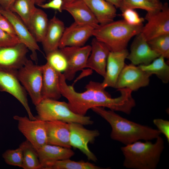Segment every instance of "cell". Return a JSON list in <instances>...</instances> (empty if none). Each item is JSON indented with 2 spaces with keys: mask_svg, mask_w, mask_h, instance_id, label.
I'll return each mask as SVG.
<instances>
[{
  "mask_svg": "<svg viewBox=\"0 0 169 169\" xmlns=\"http://www.w3.org/2000/svg\"><path fill=\"white\" fill-rule=\"evenodd\" d=\"M59 87L62 95L68 100L70 109L81 115H85L90 109L96 107H106L114 111L129 115L136 105L135 100L131 95L132 91L127 88L118 90L120 95L112 98L101 83L90 81L85 86V91L79 93L73 86L67 84L62 73H59Z\"/></svg>",
  "mask_w": 169,
  "mask_h": 169,
  "instance_id": "cell-1",
  "label": "cell"
},
{
  "mask_svg": "<svg viewBox=\"0 0 169 169\" xmlns=\"http://www.w3.org/2000/svg\"><path fill=\"white\" fill-rule=\"evenodd\" d=\"M91 109L109 123L112 129L111 138L125 145L140 140L147 141L156 139L161 133L158 130L125 118L113 110H107L102 107Z\"/></svg>",
  "mask_w": 169,
  "mask_h": 169,
  "instance_id": "cell-2",
  "label": "cell"
},
{
  "mask_svg": "<svg viewBox=\"0 0 169 169\" xmlns=\"http://www.w3.org/2000/svg\"><path fill=\"white\" fill-rule=\"evenodd\" d=\"M153 143L139 141L121 147L125 167L134 169H155L164 148V141L160 136Z\"/></svg>",
  "mask_w": 169,
  "mask_h": 169,
  "instance_id": "cell-3",
  "label": "cell"
},
{
  "mask_svg": "<svg viewBox=\"0 0 169 169\" xmlns=\"http://www.w3.org/2000/svg\"><path fill=\"white\" fill-rule=\"evenodd\" d=\"M143 26L131 25L123 20L114 21L99 25L94 29L92 36L105 44L110 51H119L126 49L130 39L141 33Z\"/></svg>",
  "mask_w": 169,
  "mask_h": 169,
  "instance_id": "cell-4",
  "label": "cell"
},
{
  "mask_svg": "<svg viewBox=\"0 0 169 169\" xmlns=\"http://www.w3.org/2000/svg\"><path fill=\"white\" fill-rule=\"evenodd\" d=\"M37 118L44 121H61L68 123H77L83 125H92L90 117L81 115L73 112L68 103L58 100L43 99L36 106Z\"/></svg>",
  "mask_w": 169,
  "mask_h": 169,
  "instance_id": "cell-5",
  "label": "cell"
},
{
  "mask_svg": "<svg viewBox=\"0 0 169 169\" xmlns=\"http://www.w3.org/2000/svg\"><path fill=\"white\" fill-rule=\"evenodd\" d=\"M18 79L36 106L43 99L41 91L43 82L42 65L34 64L28 59L18 70Z\"/></svg>",
  "mask_w": 169,
  "mask_h": 169,
  "instance_id": "cell-6",
  "label": "cell"
},
{
  "mask_svg": "<svg viewBox=\"0 0 169 169\" xmlns=\"http://www.w3.org/2000/svg\"><path fill=\"white\" fill-rule=\"evenodd\" d=\"M19 131L37 150L48 144L46 121L37 118L30 120L26 116H13Z\"/></svg>",
  "mask_w": 169,
  "mask_h": 169,
  "instance_id": "cell-7",
  "label": "cell"
},
{
  "mask_svg": "<svg viewBox=\"0 0 169 169\" xmlns=\"http://www.w3.org/2000/svg\"><path fill=\"white\" fill-rule=\"evenodd\" d=\"M18 70L0 69V91L8 93L16 98L25 109L28 118L35 120L36 118L28 103L27 93L18 79Z\"/></svg>",
  "mask_w": 169,
  "mask_h": 169,
  "instance_id": "cell-8",
  "label": "cell"
},
{
  "mask_svg": "<svg viewBox=\"0 0 169 169\" xmlns=\"http://www.w3.org/2000/svg\"><path fill=\"white\" fill-rule=\"evenodd\" d=\"M145 19L147 23L140 33L147 41L157 37L169 34V8L168 4L163 5L156 11L147 12Z\"/></svg>",
  "mask_w": 169,
  "mask_h": 169,
  "instance_id": "cell-9",
  "label": "cell"
},
{
  "mask_svg": "<svg viewBox=\"0 0 169 169\" xmlns=\"http://www.w3.org/2000/svg\"><path fill=\"white\" fill-rule=\"evenodd\" d=\"M68 63L66 70L63 73L66 80L71 81L76 73L86 68L91 51V46H67L59 49Z\"/></svg>",
  "mask_w": 169,
  "mask_h": 169,
  "instance_id": "cell-10",
  "label": "cell"
},
{
  "mask_svg": "<svg viewBox=\"0 0 169 169\" xmlns=\"http://www.w3.org/2000/svg\"><path fill=\"white\" fill-rule=\"evenodd\" d=\"M70 143L71 147L79 149L85 155L89 160L96 162L97 159L88 146V143H93L99 136L97 130H89L84 127L83 125L77 123H69Z\"/></svg>",
  "mask_w": 169,
  "mask_h": 169,
  "instance_id": "cell-11",
  "label": "cell"
},
{
  "mask_svg": "<svg viewBox=\"0 0 169 169\" xmlns=\"http://www.w3.org/2000/svg\"><path fill=\"white\" fill-rule=\"evenodd\" d=\"M151 76L138 66L132 64H125L118 77L115 88L117 90L128 88L132 91L137 90L149 84Z\"/></svg>",
  "mask_w": 169,
  "mask_h": 169,
  "instance_id": "cell-12",
  "label": "cell"
},
{
  "mask_svg": "<svg viewBox=\"0 0 169 169\" xmlns=\"http://www.w3.org/2000/svg\"><path fill=\"white\" fill-rule=\"evenodd\" d=\"M0 13L11 23L21 42L31 51L30 57L32 60L37 61V51L40 50V48L35 38L23 22L16 14L3 8L0 6Z\"/></svg>",
  "mask_w": 169,
  "mask_h": 169,
  "instance_id": "cell-13",
  "label": "cell"
},
{
  "mask_svg": "<svg viewBox=\"0 0 169 169\" xmlns=\"http://www.w3.org/2000/svg\"><path fill=\"white\" fill-rule=\"evenodd\" d=\"M28 49L20 43L12 47L0 48V69L18 70L28 59Z\"/></svg>",
  "mask_w": 169,
  "mask_h": 169,
  "instance_id": "cell-14",
  "label": "cell"
},
{
  "mask_svg": "<svg viewBox=\"0 0 169 169\" xmlns=\"http://www.w3.org/2000/svg\"><path fill=\"white\" fill-rule=\"evenodd\" d=\"M126 59L134 65H147L161 56L150 47L140 33L136 36Z\"/></svg>",
  "mask_w": 169,
  "mask_h": 169,
  "instance_id": "cell-15",
  "label": "cell"
},
{
  "mask_svg": "<svg viewBox=\"0 0 169 169\" xmlns=\"http://www.w3.org/2000/svg\"><path fill=\"white\" fill-rule=\"evenodd\" d=\"M94 29L90 26L74 22L69 27L65 28L59 43V48L67 46H83L92 36Z\"/></svg>",
  "mask_w": 169,
  "mask_h": 169,
  "instance_id": "cell-16",
  "label": "cell"
},
{
  "mask_svg": "<svg viewBox=\"0 0 169 169\" xmlns=\"http://www.w3.org/2000/svg\"><path fill=\"white\" fill-rule=\"evenodd\" d=\"M126 49L116 52L110 51L107 59L106 73L102 83L103 87L115 88L118 77L124 67L129 54Z\"/></svg>",
  "mask_w": 169,
  "mask_h": 169,
  "instance_id": "cell-17",
  "label": "cell"
},
{
  "mask_svg": "<svg viewBox=\"0 0 169 169\" xmlns=\"http://www.w3.org/2000/svg\"><path fill=\"white\" fill-rule=\"evenodd\" d=\"M48 144L70 148L69 123L59 121H46Z\"/></svg>",
  "mask_w": 169,
  "mask_h": 169,
  "instance_id": "cell-18",
  "label": "cell"
},
{
  "mask_svg": "<svg viewBox=\"0 0 169 169\" xmlns=\"http://www.w3.org/2000/svg\"><path fill=\"white\" fill-rule=\"evenodd\" d=\"M91 51L86 68L95 70L104 77L106 73L107 60L110 52L107 46L95 38L92 41Z\"/></svg>",
  "mask_w": 169,
  "mask_h": 169,
  "instance_id": "cell-19",
  "label": "cell"
},
{
  "mask_svg": "<svg viewBox=\"0 0 169 169\" xmlns=\"http://www.w3.org/2000/svg\"><path fill=\"white\" fill-rule=\"evenodd\" d=\"M42 99L58 100L62 96L59 87L60 73L56 71L47 63L42 65Z\"/></svg>",
  "mask_w": 169,
  "mask_h": 169,
  "instance_id": "cell-20",
  "label": "cell"
},
{
  "mask_svg": "<svg viewBox=\"0 0 169 169\" xmlns=\"http://www.w3.org/2000/svg\"><path fill=\"white\" fill-rule=\"evenodd\" d=\"M62 9L69 13L77 23L89 25L94 28L100 25L91 10L83 0H77L63 5Z\"/></svg>",
  "mask_w": 169,
  "mask_h": 169,
  "instance_id": "cell-21",
  "label": "cell"
},
{
  "mask_svg": "<svg viewBox=\"0 0 169 169\" xmlns=\"http://www.w3.org/2000/svg\"><path fill=\"white\" fill-rule=\"evenodd\" d=\"M65 29L64 22L55 15L49 20L46 34L41 42L46 54L59 48Z\"/></svg>",
  "mask_w": 169,
  "mask_h": 169,
  "instance_id": "cell-22",
  "label": "cell"
},
{
  "mask_svg": "<svg viewBox=\"0 0 169 169\" xmlns=\"http://www.w3.org/2000/svg\"><path fill=\"white\" fill-rule=\"evenodd\" d=\"M91 10L100 25L114 20L116 16V7L105 0H83Z\"/></svg>",
  "mask_w": 169,
  "mask_h": 169,
  "instance_id": "cell-23",
  "label": "cell"
},
{
  "mask_svg": "<svg viewBox=\"0 0 169 169\" xmlns=\"http://www.w3.org/2000/svg\"><path fill=\"white\" fill-rule=\"evenodd\" d=\"M42 169L46 164L70 158L74 154L70 148L46 144L37 150Z\"/></svg>",
  "mask_w": 169,
  "mask_h": 169,
  "instance_id": "cell-24",
  "label": "cell"
},
{
  "mask_svg": "<svg viewBox=\"0 0 169 169\" xmlns=\"http://www.w3.org/2000/svg\"><path fill=\"white\" fill-rule=\"evenodd\" d=\"M49 22L46 13L42 10L36 8L27 27L37 42L41 43L43 41Z\"/></svg>",
  "mask_w": 169,
  "mask_h": 169,
  "instance_id": "cell-25",
  "label": "cell"
},
{
  "mask_svg": "<svg viewBox=\"0 0 169 169\" xmlns=\"http://www.w3.org/2000/svg\"><path fill=\"white\" fill-rule=\"evenodd\" d=\"M138 67L151 75L155 74L163 83H167L169 81V66L162 56L156 58L148 64H140Z\"/></svg>",
  "mask_w": 169,
  "mask_h": 169,
  "instance_id": "cell-26",
  "label": "cell"
},
{
  "mask_svg": "<svg viewBox=\"0 0 169 169\" xmlns=\"http://www.w3.org/2000/svg\"><path fill=\"white\" fill-rule=\"evenodd\" d=\"M23 151V163L24 169H40L42 167L37 150L28 141L26 140L20 145Z\"/></svg>",
  "mask_w": 169,
  "mask_h": 169,
  "instance_id": "cell-27",
  "label": "cell"
},
{
  "mask_svg": "<svg viewBox=\"0 0 169 169\" xmlns=\"http://www.w3.org/2000/svg\"><path fill=\"white\" fill-rule=\"evenodd\" d=\"M43 169H105L96 166L88 162L75 161L69 159L48 163L43 167Z\"/></svg>",
  "mask_w": 169,
  "mask_h": 169,
  "instance_id": "cell-28",
  "label": "cell"
},
{
  "mask_svg": "<svg viewBox=\"0 0 169 169\" xmlns=\"http://www.w3.org/2000/svg\"><path fill=\"white\" fill-rule=\"evenodd\" d=\"M35 5L33 0H16L9 10L18 15L27 26L36 8Z\"/></svg>",
  "mask_w": 169,
  "mask_h": 169,
  "instance_id": "cell-29",
  "label": "cell"
},
{
  "mask_svg": "<svg viewBox=\"0 0 169 169\" xmlns=\"http://www.w3.org/2000/svg\"><path fill=\"white\" fill-rule=\"evenodd\" d=\"M121 11L127 8L144 10L147 12H153L161 9L163 4L160 2L155 3L150 0H121Z\"/></svg>",
  "mask_w": 169,
  "mask_h": 169,
  "instance_id": "cell-30",
  "label": "cell"
},
{
  "mask_svg": "<svg viewBox=\"0 0 169 169\" xmlns=\"http://www.w3.org/2000/svg\"><path fill=\"white\" fill-rule=\"evenodd\" d=\"M47 62L59 73L64 72L68 66L67 59L59 48L46 54Z\"/></svg>",
  "mask_w": 169,
  "mask_h": 169,
  "instance_id": "cell-31",
  "label": "cell"
},
{
  "mask_svg": "<svg viewBox=\"0 0 169 169\" xmlns=\"http://www.w3.org/2000/svg\"><path fill=\"white\" fill-rule=\"evenodd\" d=\"M147 42L151 48L163 56L169 58V34H164L155 38Z\"/></svg>",
  "mask_w": 169,
  "mask_h": 169,
  "instance_id": "cell-32",
  "label": "cell"
},
{
  "mask_svg": "<svg viewBox=\"0 0 169 169\" xmlns=\"http://www.w3.org/2000/svg\"><path fill=\"white\" fill-rule=\"evenodd\" d=\"M5 162L8 164L22 168L23 163V151L21 146L15 149H9L2 155Z\"/></svg>",
  "mask_w": 169,
  "mask_h": 169,
  "instance_id": "cell-33",
  "label": "cell"
},
{
  "mask_svg": "<svg viewBox=\"0 0 169 169\" xmlns=\"http://www.w3.org/2000/svg\"><path fill=\"white\" fill-rule=\"evenodd\" d=\"M122 15L124 20L128 24L133 26L143 24L145 19L140 16L138 13L131 8H127L122 11Z\"/></svg>",
  "mask_w": 169,
  "mask_h": 169,
  "instance_id": "cell-34",
  "label": "cell"
},
{
  "mask_svg": "<svg viewBox=\"0 0 169 169\" xmlns=\"http://www.w3.org/2000/svg\"><path fill=\"white\" fill-rule=\"evenodd\" d=\"M21 43L17 36L0 29V48L13 46Z\"/></svg>",
  "mask_w": 169,
  "mask_h": 169,
  "instance_id": "cell-35",
  "label": "cell"
},
{
  "mask_svg": "<svg viewBox=\"0 0 169 169\" xmlns=\"http://www.w3.org/2000/svg\"><path fill=\"white\" fill-rule=\"evenodd\" d=\"M154 124L158 130L166 136L169 142V121L161 119H156L153 120Z\"/></svg>",
  "mask_w": 169,
  "mask_h": 169,
  "instance_id": "cell-36",
  "label": "cell"
},
{
  "mask_svg": "<svg viewBox=\"0 0 169 169\" xmlns=\"http://www.w3.org/2000/svg\"><path fill=\"white\" fill-rule=\"evenodd\" d=\"M0 29L13 35L17 36L11 23L0 13Z\"/></svg>",
  "mask_w": 169,
  "mask_h": 169,
  "instance_id": "cell-37",
  "label": "cell"
},
{
  "mask_svg": "<svg viewBox=\"0 0 169 169\" xmlns=\"http://www.w3.org/2000/svg\"><path fill=\"white\" fill-rule=\"evenodd\" d=\"M63 4V0H52L48 3H44L39 6L44 9H53L61 12Z\"/></svg>",
  "mask_w": 169,
  "mask_h": 169,
  "instance_id": "cell-38",
  "label": "cell"
},
{
  "mask_svg": "<svg viewBox=\"0 0 169 169\" xmlns=\"http://www.w3.org/2000/svg\"><path fill=\"white\" fill-rule=\"evenodd\" d=\"M16 0H0V6L3 8L10 10Z\"/></svg>",
  "mask_w": 169,
  "mask_h": 169,
  "instance_id": "cell-39",
  "label": "cell"
},
{
  "mask_svg": "<svg viewBox=\"0 0 169 169\" xmlns=\"http://www.w3.org/2000/svg\"><path fill=\"white\" fill-rule=\"evenodd\" d=\"M114 5L116 8H120L122 6L121 0H105Z\"/></svg>",
  "mask_w": 169,
  "mask_h": 169,
  "instance_id": "cell-40",
  "label": "cell"
},
{
  "mask_svg": "<svg viewBox=\"0 0 169 169\" xmlns=\"http://www.w3.org/2000/svg\"><path fill=\"white\" fill-rule=\"evenodd\" d=\"M36 5H39L44 3L46 0H33Z\"/></svg>",
  "mask_w": 169,
  "mask_h": 169,
  "instance_id": "cell-41",
  "label": "cell"
},
{
  "mask_svg": "<svg viewBox=\"0 0 169 169\" xmlns=\"http://www.w3.org/2000/svg\"><path fill=\"white\" fill-rule=\"evenodd\" d=\"M63 0V5L69 4L77 0Z\"/></svg>",
  "mask_w": 169,
  "mask_h": 169,
  "instance_id": "cell-42",
  "label": "cell"
},
{
  "mask_svg": "<svg viewBox=\"0 0 169 169\" xmlns=\"http://www.w3.org/2000/svg\"><path fill=\"white\" fill-rule=\"evenodd\" d=\"M150 0L155 3H160V0Z\"/></svg>",
  "mask_w": 169,
  "mask_h": 169,
  "instance_id": "cell-43",
  "label": "cell"
}]
</instances>
